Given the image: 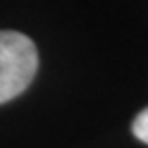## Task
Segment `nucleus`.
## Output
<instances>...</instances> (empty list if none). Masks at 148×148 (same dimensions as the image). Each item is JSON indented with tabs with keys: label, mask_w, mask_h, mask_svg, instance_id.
Returning <instances> with one entry per match:
<instances>
[{
	"label": "nucleus",
	"mask_w": 148,
	"mask_h": 148,
	"mask_svg": "<svg viewBox=\"0 0 148 148\" xmlns=\"http://www.w3.org/2000/svg\"><path fill=\"white\" fill-rule=\"evenodd\" d=\"M37 66V47L25 33L0 31V105L31 84Z\"/></svg>",
	"instance_id": "f257e3e1"
},
{
	"label": "nucleus",
	"mask_w": 148,
	"mask_h": 148,
	"mask_svg": "<svg viewBox=\"0 0 148 148\" xmlns=\"http://www.w3.org/2000/svg\"><path fill=\"white\" fill-rule=\"evenodd\" d=\"M132 132H134V136H136L140 142L148 144V107L136 115V119H134V123H132Z\"/></svg>",
	"instance_id": "f03ea898"
}]
</instances>
